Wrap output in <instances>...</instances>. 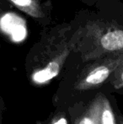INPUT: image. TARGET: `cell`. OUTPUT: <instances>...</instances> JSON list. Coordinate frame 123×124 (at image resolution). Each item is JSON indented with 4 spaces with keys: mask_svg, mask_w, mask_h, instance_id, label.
<instances>
[{
    "mask_svg": "<svg viewBox=\"0 0 123 124\" xmlns=\"http://www.w3.org/2000/svg\"><path fill=\"white\" fill-rule=\"evenodd\" d=\"M14 3H15L18 6H22V7H26L30 6L32 3V0H11Z\"/></svg>",
    "mask_w": 123,
    "mask_h": 124,
    "instance_id": "5b68a950",
    "label": "cell"
},
{
    "mask_svg": "<svg viewBox=\"0 0 123 124\" xmlns=\"http://www.w3.org/2000/svg\"><path fill=\"white\" fill-rule=\"evenodd\" d=\"M102 94H99L91 101L86 111L75 121L74 124H100V111Z\"/></svg>",
    "mask_w": 123,
    "mask_h": 124,
    "instance_id": "7a4b0ae2",
    "label": "cell"
},
{
    "mask_svg": "<svg viewBox=\"0 0 123 124\" xmlns=\"http://www.w3.org/2000/svg\"><path fill=\"white\" fill-rule=\"evenodd\" d=\"M51 124H67V122L63 116H61V117H57L55 118L54 120H52Z\"/></svg>",
    "mask_w": 123,
    "mask_h": 124,
    "instance_id": "8992f818",
    "label": "cell"
},
{
    "mask_svg": "<svg viewBox=\"0 0 123 124\" xmlns=\"http://www.w3.org/2000/svg\"><path fill=\"white\" fill-rule=\"evenodd\" d=\"M122 95H123V91H122Z\"/></svg>",
    "mask_w": 123,
    "mask_h": 124,
    "instance_id": "ba28073f",
    "label": "cell"
},
{
    "mask_svg": "<svg viewBox=\"0 0 123 124\" xmlns=\"http://www.w3.org/2000/svg\"><path fill=\"white\" fill-rule=\"evenodd\" d=\"M100 124H117L110 101L103 94L100 111Z\"/></svg>",
    "mask_w": 123,
    "mask_h": 124,
    "instance_id": "3957f363",
    "label": "cell"
},
{
    "mask_svg": "<svg viewBox=\"0 0 123 124\" xmlns=\"http://www.w3.org/2000/svg\"><path fill=\"white\" fill-rule=\"evenodd\" d=\"M123 63V52L108 55L99 63L93 65L74 85L79 91L89 90L103 85Z\"/></svg>",
    "mask_w": 123,
    "mask_h": 124,
    "instance_id": "6da1fadb",
    "label": "cell"
},
{
    "mask_svg": "<svg viewBox=\"0 0 123 124\" xmlns=\"http://www.w3.org/2000/svg\"><path fill=\"white\" fill-rule=\"evenodd\" d=\"M118 124H123V116L122 115L118 116Z\"/></svg>",
    "mask_w": 123,
    "mask_h": 124,
    "instance_id": "52a82bcc",
    "label": "cell"
},
{
    "mask_svg": "<svg viewBox=\"0 0 123 124\" xmlns=\"http://www.w3.org/2000/svg\"><path fill=\"white\" fill-rule=\"evenodd\" d=\"M110 82L115 90H122L123 89V63L114 72L110 78Z\"/></svg>",
    "mask_w": 123,
    "mask_h": 124,
    "instance_id": "277c9868",
    "label": "cell"
}]
</instances>
